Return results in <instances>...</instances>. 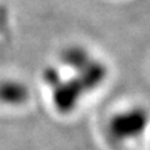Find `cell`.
<instances>
[{"mask_svg":"<svg viewBox=\"0 0 150 150\" xmlns=\"http://www.w3.org/2000/svg\"><path fill=\"white\" fill-rule=\"evenodd\" d=\"M145 118L144 115L138 110H131L130 112L118 114L112 119V123L109 126L112 135L119 142H124L126 138H134L140 134L144 129Z\"/></svg>","mask_w":150,"mask_h":150,"instance_id":"6da1fadb","label":"cell"}]
</instances>
